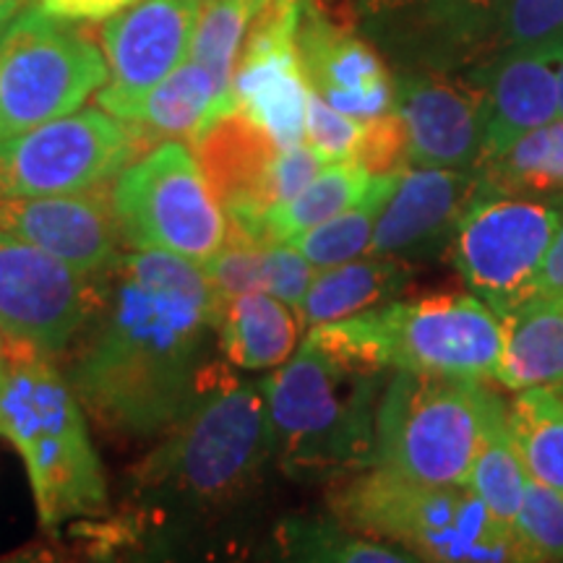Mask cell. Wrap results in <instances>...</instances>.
I'll return each mask as SVG.
<instances>
[{
  "label": "cell",
  "instance_id": "cell-1",
  "mask_svg": "<svg viewBox=\"0 0 563 563\" xmlns=\"http://www.w3.org/2000/svg\"><path fill=\"white\" fill-rule=\"evenodd\" d=\"M217 313L220 295L201 264L167 251L123 253L100 277L63 376L104 431L167 433L224 376L209 363Z\"/></svg>",
  "mask_w": 563,
  "mask_h": 563
},
{
  "label": "cell",
  "instance_id": "cell-2",
  "mask_svg": "<svg viewBox=\"0 0 563 563\" xmlns=\"http://www.w3.org/2000/svg\"><path fill=\"white\" fill-rule=\"evenodd\" d=\"M0 350V435L26 464L42 530L100 517L108 509L102 460L66 376L53 357L3 336Z\"/></svg>",
  "mask_w": 563,
  "mask_h": 563
},
{
  "label": "cell",
  "instance_id": "cell-3",
  "mask_svg": "<svg viewBox=\"0 0 563 563\" xmlns=\"http://www.w3.org/2000/svg\"><path fill=\"white\" fill-rule=\"evenodd\" d=\"M336 522L422 563H532L467 485H426L391 470L342 475L327 496Z\"/></svg>",
  "mask_w": 563,
  "mask_h": 563
},
{
  "label": "cell",
  "instance_id": "cell-4",
  "mask_svg": "<svg viewBox=\"0 0 563 563\" xmlns=\"http://www.w3.org/2000/svg\"><path fill=\"white\" fill-rule=\"evenodd\" d=\"M308 340L361 368L496 382L504 323L473 292H433L319 323Z\"/></svg>",
  "mask_w": 563,
  "mask_h": 563
},
{
  "label": "cell",
  "instance_id": "cell-5",
  "mask_svg": "<svg viewBox=\"0 0 563 563\" xmlns=\"http://www.w3.org/2000/svg\"><path fill=\"white\" fill-rule=\"evenodd\" d=\"M384 371L340 361L306 336L264 378L274 454L292 475H350L373 464Z\"/></svg>",
  "mask_w": 563,
  "mask_h": 563
},
{
  "label": "cell",
  "instance_id": "cell-6",
  "mask_svg": "<svg viewBox=\"0 0 563 563\" xmlns=\"http://www.w3.org/2000/svg\"><path fill=\"white\" fill-rule=\"evenodd\" d=\"M506 405L485 382L394 371L376 410L373 464L426 485H467Z\"/></svg>",
  "mask_w": 563,
  "mask_h": 563
},
{
  "label": "cell",
  "instance_id": "cell-7",
  "mask_svg": "<svg viewBox=\"0 0 563 563\" xmlns=\"http://www.w3.org/2000/svg\"><path fill=\"white\" fill-rule=\"evenodd\" d=\"M274 454L266 386L220 378L141 462L139 485L186 501H228Z\"/></svg>",
  "mask_w": 563,
  "mask_h": 563
},
{
  "label": "cell",
  "instance_id": "cell-8",
  "mask_svg": "<svg viewBox=\"0 0 563 563\" xmlns=\"http://www.w3.org/2000/svg\"><path fill=\"white\" fill-rule=\"evenodd\" d=\"M108 84V60L87 21L30 3L0 34V139L70 115Z\"/></svg>",
  "mask_w": 563,
  "mask_h": 563
},
{
  "label": "cell",
  "instance_id": "cell-9",
  "mask_svg": "<svg viewBox=\"0 0 563 563\" xmlns=\"http://www.w3.org/2000/svg\"><path fill=\"white\" fill-rule=\"evenodd\" d=\"M112 211L131 251L203 264L228 243V214L186 141H162L112 178Z\"/></svg>",
  "mask_w": 563,
  "mask_h": 563
},
{
  "label": "cell",
  "instance_id": "cell-10",
  "mask_svg": "<svg viewBox=\"0 0 563 563\" xmlns=\"http://www.w3.org/2000/svg\"><path fill=\"white\" fill-rule=\"evenodd\" d=\"M555 228V199L501 194L481 180L446 251L467 290L501 319L534 295Z\"/></svg>",
  "mask_w": 563,
  "mask_h": 563
},
{
  "label": "cell",
  "instance_id": "cell-11",
  "mask_svg": "<svg viewBox=\"0 0 563 563\" xmlns=\"http://www.w3.org/2000/svg\"><path fill=\"white\" fill-rule=\"evenodd\" d=\"M141 154L131 123L104 110H76L0 139V201L87 191Z\"/></svg>",
  "mask_w": 563,
  "mask_h": 563
},
{
  "label": "cell",
  "instance_id": "cell-12",
  "mask_svg": "<svg viewBox=\"0 0 563 563\" xmlns=\"http://www.w3.org/2000/svg\"><path fill=\"white\" fill-rule=\"evenodd\" d=\"M100 277L0 232V336L45 357L66 355L95 311Z\"/></svg>",
  "mask_w": 563,
  "mask_h": 563
},
{
  "label": "cell",
  "instance_id": "cell-13",
  "mask_svg": "<svg viewBox=\"0 0 563 563\" xmlns=\"http://www.w3.org/2000/svg\"><path fill=\"white\" fill-rule=\"evenodd\" d=\"M203 0H139L104 21L100 40L108 84L97 104L133 121L150 91L167 79L191 51Z\"/></svg>",
  "mask_w": 563,
  "mask_h": 563
},
{
  "label": "cell",
  "instance_id": "cell-14",
  "mask_svg": "<svg viewBox=\"0 0 563 563\" xmlns=\"http://www.w3.org/2000/svg\"><path fill=\"white\" fill-rule=\"evenodd\" d=\"M300 0H266L253 19L241 60L232 76V100L279 150L306 141L308 81L302 74L295 30Z\"/></svg>",
  "mask_w": 563,
  "mask_h": 563
},
{
  "label": "cell",
  "instance_id": "cell-15",
  "mask_svg": "<svg viewBox=\"0 0 563 563\" xmlns=\"http://www.w3.org/2000/svg\"><path fill=\"white\" fill-rule=\"evenodd\" d=\"M295 47L308 89L342 115L365 123L394 110L397 81L386 58L323 0H300Z\"/></svg>",
  "mask_w": 563,
  "mask_h": 563
},
{
  "label": "cell",
  "instance_id": "cell-16",
  "mask_svg": "<svg viewBox=\"0 0 563 563\" xmlns=\"http://www.w3.org/2000/svg\"><path fill=\"white\" fill-rule=\"evenodd\" d=\"M394 112L405 125L410 167L481 170L485 108L464 74L397 70Z\"/></svg>",
  "mask_w": 563,
  "mask_h": 563
},
{
  "label": "cell",
  "instance_id": "cell-17",
  "mask_svg": "<svg viewBox=\"0 0 563 563\" xmlns=\"http://www.w3.org/2000/svg\"><path fill=\"white\" fill-rule=\"evenodd\" d=\"M112 180L76 194L0 201V232L37 245L89 277H102L123 256L110 196Z\"/></svg>",
  "mask_w": 563,
  "mask_h": 563
},
{
  "label": "cell",
  "instance_id": "cell-18",
  "mask_svg": "<svg viewBox=\"0 0 563 563\" xmlns=\"http://www.w3.org/2000/svg\"><path fill=\"white\" fill-rule=\"evenodd\" d=\"M191 152L211 194L228 214V241L266 245L264 214L269 211L266 188L279 146L243 112L232 110L217 118L194 141Z\"/></svg>",
  "mask_w": 563,
  "mask_h": 563
},
{
  "label": "cell",
  "instance_id": "cell-19",
  "mask_svg": "<svg viewBox=\"0 0 563 563\" xmlns=\"http://www.w3.org/2000/svg\"><path fill=\"white\" fill-rule=\"evenodd\" d=\"M477 186V170L407 167L397 175V186L378 214L368 256L410 264L449 249Z\"/></svg>",
  "mask_w": 563,
  "mask_h": 563
},
{
  "label": "cell",
  "instance_id": "cell-20",
  "mask_svg": "<svg viewBox=\"0 0 563 563\" xmlns=\"http://www.w3.org/2000/svg\"><path fill=\"white\" fill-rule=\"evenodd\" d=\"M485 108V159L561 115L551 53L509 51L464 70ZM483 159V162H485Z\"/></svg>",
  "mask_w": 563,
  "mask_h": 563
},
{
  "label": "cell",
  "instance_id": "cell-21",
  "mask_svg": "<svg viewBox=\"0 0 563 563\" xmlns=\"http://www.w3.org/2000/svg\"><path fill=\"white\" fill-rule=\"evenodd\" d=\"M235 108L224 100L211 74L199 63L188 60L157 84L141 104L131 123L141 146L146 152L162 141H183L194 144L217 118Z\"/></svg>",
  "mask_w": 563,
  "mask_h": 563
},
{
  "label": "cell",
  "instance_id": "cell-22",
  "mask_svg": "<svg viewBox=\"0 0 563 563\" xmlns=\"http://www.w3.org/2000/svg\"><path fill=\"white\" fill-rule=\"evenodd\" d=\"M496 382L511 391L563 384V298H530L501 316Z\"/></svg>",
  "mask_w": 563,
  "mask_h": 563
},
{
  "label": "cell",
  "instance_id": "cell-23",
  "mask_svg": "<svg viewBox=\"0 0 563 563\" xmlns=\"http://www.w3.org/2000/svg\"><path fill=\"white\" fill-rule=\"evenodd\" d=\"M298 316L269 292L220 298L217 340L228 363L243 371H269L298 347Z\"/></svg>",
  "mask_w": 563,
  "mask_h": 563
},
{
  "label": "cell",
  "instance_id": "cell-24",
  "mask_svg": "<svg viewBox=\"0 0 563 563\" xmlns=\"http://www.w3.org/2000/svg\"><path fill=\"white\" fill-rule=\"evenodd\" d=\"M412 277V264L399 258H355V262L321 269L306 298L300 300L298 321L302 327H319L365 313L384 306L405 290Z\"/></svg>",
  "mask_w": 563,
  "mask_h": 563
},
{
  "label": "cell",
  "instance_id": "cell-25",
  "mask_svg": "<svg viewBox=\"0 0 563 563\" xmlns=\"http://www.w3.org/2000/svg\"><path fill=\"white\" fill-rule=\"evenodd\" d=\"M279 563H422L382 540L365 538L319 514H292L274 532Z\"/></svg>",
  "mask_w": 563,
  "mask_h": 563
},
{
  "label": "cell",
  "instance_id": "cell-26",
  "mask_svg": "<svg viewBox=\"0 0 563 563\" xmlns=\"http://www.w3.org/2000/svg\"><path fill=\"white\" fill-rule=\"evenodd\" d=\"M373 178L376 175L363 170L355 159L329 162L295 199L266 211L264 243H290L306 230L355 207L368 194Z\"/></svg>",
  "mask_w": 563,
  "mask_h": 563
},
{
  "label": "cell",
  "instance_id": "cell-27",
  "mask_svg": "<svg viewBox=\"0 0 563 563\" xmlns=\"http://www.w3.org/2000/svg\"><path fill=\"white\" fill-rule=\"evenodd\" d=\"M477 173L493 191L532 199L563 196V118L511 141Z\"/></svg>",
  "mask_w": 563,
  "mask_h": 563
},
{
  "label": "cell",
  "instance_id": "cell-28",
  "mask_svg": "<svg viewBox=\"0 0 563 563\" xmlns=\"http://www.w3.org/2000/svg\"><path fill=\"white\" fill-rule=\"evenodd\" d=\"M509 422L532 481L563 496V397L555 386L519 391Z\"/></svg>",
  "mask_w": 563,
  "mask_h": 563
},
{
  "label": "cell",
  "instance_id": "cell-29",
  "mask_svg": "<svg viewBox=\"0 0 563 563\" xmlns=\"http://www.w3.org/2000/svg\"><path fill=\"white\" fill-rule=\"evenodd\" d=\"M394 186H397V175H376L368 194L355 207L292 238L290 245L316 269H332V266L355 262L363 253H368L373 228Z\"/></svg>",
  "mask_w": 563,
  "mask_h": 563
},
{
  "label": "cell",
  "instance_id": "cell-30",
  "mask_svg": "<svg viewBox=\"0 0 563 563\" xmlns=\"http://www.w3.org/2000/svg\"><path fill=\"white\" fill-rule=\"evenodd\" d=\"M527 483H530V473H527L522 452L514 439L509 405H506V412L498 415L496 422L488 428V435H485L481 452L475 456L467 488L481 498L485 509L496 517V522L514 532V519L522 506Z\"/></svg>",
  "mask_w": 563,
  "mask_h": 563
},
{
  "label": "cell",
  "instance_id": "cell-31",
  "mask_svg": "<svg viewBox=\"0 0 563 563\" xmlns=\"http://www.w3.org/2000/svg\"><path fill=\"white\" fill-rule=\"evenodd\" d=\"M264 3L266 0H203L199 21H196L188 60L209 70L220 95L232 108H235L232 76H235L253 19L258 16Z\"/></svg>",
  "mask_w": 563,
  "mask_h": 563
},
{
  "label": "cell",
  "instance_id": "cell-32",
  "mask_svg": "<svg viewBox=\"0 0 563 563\" xmlns=\"http://www.w3.org/2000/svg\"><path fill=\"white\" fill-rule=\"evenodd\" d=\"M563 45V0H490V58L509 51L551 53Z\"/></svg>",
  "mask_w": 563,
  "mask_h": 563
},
{
  "label": "cell",
  "instance_id": "cell-33",
  "mask_svg": "<svg viewBox=\"0 0 563 563\" xmlns=\"http://www.w3.org/2000/svg\"><path fill=\"white\" fill-rule=\"evenodd\" d=\"M514 538L532 563H563V496L548 485L527 483L514 519Z\"/></svg>",
  "mask_w": 563,
  "mask_h": 563
},
{
  "label": "cell",
  "instance_id": "cell-34",
  "mask_svg": "<svg viewBox=\"0 0 563 563\" xmlns=\"http://www.w3.org/2000/svg\"><path fill=\"white\" fill-rule=\"evenodd\" d=\"M266 245L228 241L209 262H203V274L220 298H241L251 292H266Z\"/></svg>",
  "mask_w": 563,
  "mask_h": 563
},
{
  "label": "cell",
  "instance_id": "cell-35",
  "mask_svg": "<svg viewBox=\"0 0 563 563\" xmlns=\"http://www.w3.org/2000/svg\"><path fill=\"white\" fill-rule=\"evenodd\" d=\"M306 139L329 162L355 159L357 146H361L363 139V121L342 115L340 110H334L316 91L308 89Z\"/></svg>",
  "mask_w": 563,
  "mask_h": 563
},
{
  "label": "cell",
  "instance_id": "cell-36",
  "mask_svg": "<svg viewBox=\"0 0 563 563\" xmlns=\"http://www.w3.org/2000/svg\"><path fill=\"white\" fill-rule=\"evenodd\" d=\"M355 162L371 175H399L410 167L405 125L397 118V112L391 110L382 118L363 123V139L357 146Z\"/></svg>",
  "mask_w": 563,
  "mask_h": 563
},
{
  "label": "cell",
  "instance_id": "cell-37",
  "mask_svg": "<svg viewBox=\"0 0 563 563\" xmlns=\"http://www.w3.org/2000/svg\"><path fill=\"white\" fill-rule=\"evenodd\" d=\"M327 165L329 159L319 150H313L311 144H306V141L290 146V150H279L269 173V188H266L269 209L295 199Z\"/></svg>",
  "mask_w": 563,
  "mask_h": 563
},
{
  "label": "cell",
  "instance_id": "cell-38",
  "mask_svg": "<svg viewBox=\"0 0 563 563\" xmlns=\"http://www.w3.org/2000/svg\"><path fill=\"white\" fill-rule=\"evenodd\" d=\"M266 264V292L287 302L290 308H298L306 298L308 287L316 277V266L302 258L300 251H295L290 243H274L264 249Z\"/></svg>",
  "mask_w": 563,
  "mask_h": 563
},
{
  "label": "cell",
  "instance_id": "cell-39",
  "mask_svg": "<svg viewBox=\"0 0 563 563\" xmlns=\"http://www.w3.org/2000/svg\"><path fill=\"white\" fill-rule=\"evenodd\" d=\"M45 13H53L58 19L68 21H108L115 13H121L139 0H34Z\"/></svg>",
  "mask_w": 563,
  "mask_h": 563
},
{
  "label": "cell",
  "instance_id": "cell-40",
  "mask_svg": "<svg viewBox=\"0 0 563 563\" xmlns=\"http://www.w3.org/2000/svg\"><path fill=\"white\" fill-rule=\"evenodd\" d=\"M553 199L559 203V228L534 279L532 298H563V196H553Z\"/></svg>",
  "mask_w": 563,
  "mask_h": 563
},
{
  "label": "cell",
  "instance_id": "cell-41",
  "mask_svg": "<svg viewBox=\"0 0 563 563\" xmlns=\"http://www.w3.org/2000/svg\"><path fill=\"white\" fill-rule=\"evenodd\" d=\"M327 3V0H323ZM449 3V0H340L336 9H329L340 13V16L350 19L352 24L357 21L371 19V16H382V13H394V11H410V9H426V5H441Z\"/></svg>",
  "mask_w": 563,
  "mask_h": 563
},
{
  "label": "cell",
  "instance_id": "cell-42",
  "mask_svg": "<svg viewBox=\"0 0 563 563\" xmlns=\"http://www.w3.org/2000/svg\"><path fill=\"white\" fill-rule=\"evenodd\" d=\"M0 563H58V555L47 551V548L32 545V548H24V551L0 555Z\"/></svg>",
  "mask_w": 563,
  "mask_h": 563
},
{
  "label": "cell",
  "instance_id": "cell-43",
  "mask_svg": "<svg viewBox=\"0 0 563 563\" xmlns=\"http://www.w3.org/2000/svg\"><path fill=\"white\" fill-rule=\"evenodd\" d=\"M30 3L32 0H0V32H3Z\"/></svg>",
  "mask_w": 563,
  "mask_h": 563
},
{
  "label": "cell",
  "instance_id": "cell-44",
  "mask_svg": "<svg viewBox=\"0 0 563 563\" xmlns=\"http://www.w3.org/2000/svg\"><path fill=\"white\" fill-rule=\"evenodd\" d=\"M553 66H555V76H559V104H561V112H563V45L559 51H553Z\"/></svg>",
  "mask_w": 563,
  "mask_h": 563
},
{
  "label": "cell",
  "instance_id": "cell-45",
  "mask_svg": "<svg viewBox=\"0 0 563 563\" xmlns=\"http://www.w3.org/2000/svg\"><path fill=\"white\" fill-rule=\"evenodd\" d=\"M0 371H3V350H0Z\"/></svg>",
  "mask_w": 563,
  "mask_h": 563
},
{
  "label": "cell",
  "instance_id": "cell-46",
  "mask_svg": "<svg viewBox=\"0 0 563 563\" xmlns=\"http://www.w3.org/2000/svg\"><path fill=\"white\" fill-rule=\"evenodd\" d=\"M0 34H3V32H0Z\"/></svg>",
  "mask_w": 563,
  "mask_h": 563
}]
</instances>
